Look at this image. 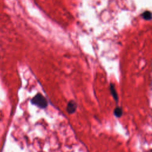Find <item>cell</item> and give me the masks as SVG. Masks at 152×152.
I'll return each mask as SVG.
<instances>
[{
    "mask_svg": "<svg viewBox=\"0 0 152 152\" xmlns=\"http://www.w3.org/2000/svg\"><path fill=\"white\" fill-rule=\"evenodd\" d=\"M113 115L116 118H121L123 115L122 109L119 106H117L113 110Z\"/></svg>",
    "mask_w": 152,
    "mask_h": 152,
    "instance_id": "obj_4",
    "label": "cell"
},
{
    "mask_svg": "<svg viewBox=\"0 0 152 152\" xmlns=\"http://www.w3.org/2000/svg\"><path fill=\"white\" fill-rule=\"evenodd\" d=\"M142 18L145 20H150L151 18V14L150 11H144L142 14Z\"/></svg>",
    "mask_w": 152,
    "mask_h": 152,
    "instance_id": "obj_5",
    "label": "cell"
},
{
    "mask_svg": "<svg viewBox=\"0 0 152 152\" xmlns=\"http://www.w3.org/2000/svg\"><path fill=\"white\" fill-rule=\"evenodd\" d=\"M31 103L40 109H46L48 105L46 99L40 93L36 94L31 99Z\"/></svg>",
    "mask_w": 152,
    "mask_h": 152,
    "instance_id": "obj_1",
    "label": "cell"
},
{
    "mask_svg": "<svg viewBox=\"0 0 152 152\" xmlns=\"http://www.w3.org/2000/svg\"><path fill=\"white\" fill-rule=\"evenodd\" d=\"M110 93L112 95L114 100L118 102V94H117V92H116V90L115 89V85L112 83H110Z\"/></svg>",
    "mask_w": 152,
    "mask_h": 152,
    "instance_id": "obj_3",
    "label": "cell"
},
{
    "mask_svg": "<svg viewBox=\"0 0 152 152\" xmlns=\"http://www.w3.org/2000/svg\"><path fill=\"white\" fill-rule=\"evenodd\" d=\"M77 107V105L76 102L74 100H71L66 104V110L69 114H73L76 112Z\"/></svg>",
    "mask_w": 152,
    "mask_h": 152,
    "instance_id": "obj_2",
    "label": "cell"
}]
</instances>
